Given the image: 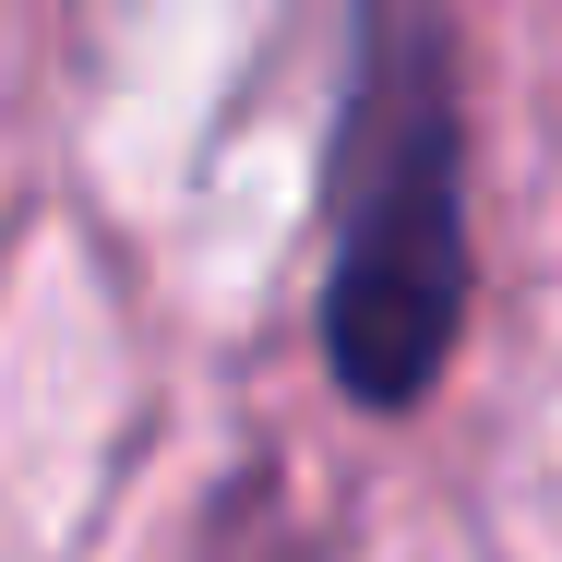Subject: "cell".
<instances>
[{
  "instance_id": "1",
  "label": "cell",
  "mask_w": 562,
  "mask_h": 562,
  "mask_svg": "<svg viewBox=\"0 0 562 562\" xmlns=\"http://www.w3.org/2000/svg\"><path fill=\"white\" fill-rule=\"evenodd\" d=\"M467 324V120L443 24L371 12L336 120V276L324 359L359 407H419Z\"/></svg>"
}]
</instances>
